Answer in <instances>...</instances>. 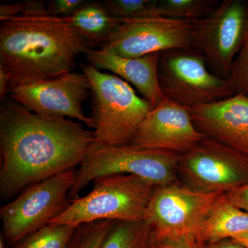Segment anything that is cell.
<instances>
[{
    "instance_id": "cell-25",
    "label": "cell",
    "mask_w": 248,
    "mask_h": 248,
    "mask_svg": "<svg viewBox=\"0 0 248 248\" xmlns=\"http://www.w3.org/2000/svg\"><path fill=\"white\" fill-rule=\"evenodd\" d=\"M84 4L82 0H52L49 1L46 9L52 16L66 17L74 14Z\"/></svg>"
},
{
    "instance_id": "cell-18",
    "label": "cell",
    "mask_w": 248,
    "mask_h": 248,
    "mask_svg": "<svg viewBox=\"0 0 248 248\" xmlns=\"http://www.w3.org/2000/svg\"><path fill=\"white\" fill-rule=\"evenodd\" d=\"M153 228L146 219L114 221L102 248H152Z\"/></svg>"
},
{
    "instance_id": "cell-27",
    "label": "cell",
    "mask_w": 248,
    "mask_h": 248,
    "mask_svg": "<svg viewBox=\"0 0 248 248\" xmlns=\"http://www.w3.org/2000/svg\"><path fill=\"white\" fill-rule=\"evenodd\" d=\"M25 9L24 3L4 4L0 6V19L1 22L11 18L16 17L24 12Z\"/></svg>"
},
{
    "instance_id": "cell-29",
    "label": "cell",
    "mask_w": 248,
    "mask_h": 248,
    "mask_svg": "<svg viewBox=\"0 0 248 248\" xmlns=\"http://www.w3.org/2000/svg\"><path fill=\"white\" fill-rule=\"evenodd\" d=\"M204 248H248L232 239H225L218 242L205 245Z\"/></svg>"
},
{
    "instance_id": "cell-31",
    "label": "cell",
    "mask_w": 248,
    "mask_h": 248,
    "mask_svg": "<svg viewBox=\"0 0 248 248\" xmlns=\"http://www.w3.org/2000/svg\"><path fill=\"white\" fill-rule=\"evenodd\" d=\"M0 248H8L6 246V240L2 234L0 236Z\"/></svg>"
},
{
    "instance_id": "cell-15",
    "label": "cell",
    "mask_w": 248,
    "mask_h": 248,
    "mask_svg": "<svg viewBox=\"0 0 248 248\" xmlns=\"http://www.w3.org/2000/svg\"><path fill=\"white\" fill-rule=\"evenodd\" d=\"M97 69L111 71L135 86L153 108L164 100L159 81L158 66L161 53L139 58H124L104 49L89 48L85 53Z\"/></svg>"
},
{
    "instance_id": "cell-1",
    "label": "cell",
    "mask_w": 248,
    "mask_h": 248,
    "mask_svg": "<svg viewBox=\"0 0 248 248\" xmlns=\"http://www.w3.org/2000/svg\"><path fill=\"white\" fill-rule=\"evenodd\" d=\"M0 112V195L8 200L27 186L79 166L94 132L65 118L40 115L14 101Z\"/></svg>"
},
{
    "instance_id": "cell-20",
    "label": "cell",
    "mask_w": 248,
    "mask_h": 248,
    "mask_svg": "<svg viewBox=\"0 0 248 248\" xmlns=\"http://www.w3.org/2000/svg\"><path fill=\"white\" fill-rule=\"evenodd\" d=\"M78 228L48 224L12 248H67Z\"/></svg>"
},
{
    "instance_id": "cell-12",
    "label": "cell",
    "mask_w": 248,
    "mask_h": 248,
    "mask_svg": "<svg viewBox=\"0 0 248 248\" xmlns=\"http://www.w3.org/2000/svg\"><path fill=\"white\" fill-rule=\"evenodd\" d=\"M192 47V22L164 17L122 21L102 49L124 58Z\"/></svg>"
},
{
    "instance_id": "cell-13",
    "label": "cell",
    "mask_w": 248,
    "mask_h": 248,
    "mask_svg": "<svg viewBox=\"0 0 248 248\" xmlns=\"http://www.w3.org/2000/svg\"><path fill=\"white\" fill-rule=\"evenodd\" d=\"M205 135L196 127L190 108L165 99L140 124L130 146L183 154L197 146Z\"/></svg>"
},
{
    "instance_id": "cell-10",
    "label": "cell",
    "mask_w": 248,
    "mask_h": 248,
    "mask_svg": "<svg viewBox=\"0 0 248 248\" xmlns=\"http://www.w3.org/2000/svg\"><path fill=\"white\" fill-rule=\"evenodd\" d=\"M223 193L195 192L180 183L155 186L146 219L155 238L197 236L217 198Z\"/></svg>"
},
{
    "instance_id": "cell-30",
    "label": "cell",
    "mask_w": 248,
    "mask_h": 248,
    "mask_svg": "<svg viewBox=\"0 0 248 248\" xmlns=\"http://www.w3.org/2000/svg\"><path fill=\"white\" fill-rule=\"evenodd\" d=\"M232 239L233 241H236L238 244L242 245V246H245V247L248 248V232L238 235L236 237L233 238V239Z\"/></svg>"
},
{
    "instance_id": "cell-23",
    "label": "cell",
    "mask_w": 248,
    "mask_h": 248,
    "mask_svg": "<svg viewBox=\"0 0 248 248\" xmlns=\"http://www.w3.org/2000/svg\"><path fill=\"white\" fill-rule=\"evenodd\" d=\"M228 80L235 94L248 100V40L235 58Z\"/></svg>"
},
{
    "instance_id": "cell-14",
    "label": "cell",
    "mask_w": 248,
    "mask_h": 248,
    "mask_svg": "<svg viewBox=\"0 0 248 248\" xmlns=\"http://www.w3.org/2000/svg\"><path fill=\"white\" fill-rule=\"evenodd\" d=\"M196 127L208 137L248 155V100L240 95L190 108Z\"/></svg>"
},
{
    "instance_id": "cell-4",
    "label": "cell",
    "mask_w": 248,
    "mask_h": 248,
    "mask_svg": "<svg viewBox=\"0 0 248 248\" xmlns=\"http://www.w3.org/2000/svg\"><path fill=\"white\" fill-rule=\"evenodd\" d=\"M81 67L91 83L95 141L113 146L130 144L153 106L120 77L102 73L91 63Z\"/></svg>"
},
{
    "instance_id": "cell-17",
    "label": "cell",
    "mask_w": 248,
    "mask_h": 248,
    "mask_svg": "<svg viewBox=\"0 0 248 248\" xmlns=\"http://www.w3.org/2000/svg\"><path fill=\"white\" fill-rule=\"evenodd\" d=\"M65 22L92 46H102L110 38L122 20L111 16L104 4L85 3Z\"/></svg>"
},
{
    "instance_id": "cell-26",
    "label": "cell",
    "mask_w": 248,
    "mask_h": 248,
    "mask_svg": "<svg viewBox=\"0 0 248 248\" xmlns=\"http://www.w3.org/2000/svg\"><path fill=\"white\" fill-rule=\"evenodd\" d=\"M226 196L231 203L248 213V182L227 192Z\"/></svg>"
},
{
    "instance_id": "cell-16",
    "label": "cell",
    "mask_w": 248,
    "mask_h": 248,
    "mask_svg": "<svg viewBox=\"0 0 248 248\" xmlns=\"http://www.w3.org/2000/svg\"><path fill=\"white\" fill-rule=\"evenodd\" d=\"M248 232V213L235 206L221 194L204 220L197 238L204 245L232 239Z\"/></svg>"
},
{
    "instance_id": "cell-21",
    "label": "cell",
    "mask_w": 248,
    "mask_h": 248,
    "mask_svg": "<svg viewBox=\"0 0 248 248\" xmlns=\"http://www.w3.org/2000/svg\"><path fill=\"white\" fill-rule=\"evenodd\" d=\"M103 4L111 16L122 21L161 17L159 1L107 0Z\"/></svg>"
},
{
    "instance_id": "cell-24",
    "label": "cell",
    "mask_w": 248,
    "mask_h": 248,
    "mask_svg": "<svg viewBox=\"0 0 248 248\" xmlns=\"http://www.w3.org/2000/svg\"><path fill=\"white\" fill-rule=\"evenodd\" d=\"M195 235L186 234L179 236L155 238L152 248H204Z\"/></svg>"
},
{
    "instance_id": "cell-3",
    "label": "cell",
    "mask_w": 248,
    "mask_h": 248,
    "mask_svg": "<svg viewBox=\"0 0 248 248\" xmlns=\"http://www.w3.org/2000/svg\"><path fill=\"white\" fill-rule=\"evenodd\" d=\"M87 195L71 202L48 224L79 227L84 223L110 220L139 221L146 219L155 186L133 174L97 178Z\"/></svg>"
},
{
    "instance_id": "cell-28",
    "label": "cell",
    "mask_w": 248,
    "mask_h": 248,
    "mask_svg": "<svg viewBox=\"0 0 248 248\" xmlns=\"http://www.w3.org/2000/svg\"><path fill=\"white\" fill-rule=\"evenodd\" d=\"M10 80L9 73L0 67V98L2 102L6 100V95L10 93Z\"/></svg>"
},
{
    "instance_id": "cell-8",
    "label": "cell",
    "mask_w": 248,
    "mask_h": 248,
    "mask_svg": "<svg viewBox=\"0 0 248 248\" xmlns=\"http://www.w3.org/2000/svg\"><path fill=\"white\" fill-rule=\"evenodd\" d=\"M76 170L32 184L16 200L1 207L0 218L6 244H17L48 224L68 206V195Z\"/></svg>"
},
{
    "instance_id": "cell-5",
    "label": "cell",
    "mask_w": 248,
    "mask_h": 248,
    "mask_svg": "<svg viewBox=\"0 0 248 248\" xmlns=\"http://www.w3.org/2000/svg\"><path fill=\"white\" fill-rule=\"evenodd\" d=\"M180 154L159 150L138 149L126 145L108 146L94 141L84 155L68 193L70 202L97 178L133 174L155 186L178 184Z\"/></svg>"
},
{
    "instance_id": "cell-9",
    "label": "cell",
    "mask_w": 248,
    "mask_h": 248,
    "mask_svg": "<svg viewBox=\"0 0 248 248\" xmlns=\"http://www.w3.org/2000/svg\"><path fill=\"white\" fill-rule=\"evenodd\" d=\"M192 22V47L203 54L214 74L228 79L248 40V0H223L207 17Z\"/></svg>"
},
{
    "instance_id": "cell-22",
    "label": "cell",
    "mask_w": 248,
    "mask_h": 248,
    "mask_svg": "<svg viewBox=\"0 0 248 248\" xmlns=\"http://www.w3.org/2000/svg\"><path fill=\"white\" fill-rule=\"evenodd\" d=\"M113 221L84 223L77 228L67 248H102Z\"/></svg>"
},
{
    "instance_id": "cell-7",
    "label": "cell",
    "mask_w": 248,
    "mask_h": 248,
    "mask_svg": "<svg viewBox=\"0 0 248 248\" xmlns=\"http://www.w3.org/2000/svg\"><path fill=\"white\" fill-rule=\"evenodd\" d=\"M177 177L195 192L226 194L248 182V155L205 137L180 155Z\"/></svg>"
},
{
    "instance_id": "cell-19",
    "label": "cell",
    "mask_w": 248,
    "mask_h": 248,
    "mask_svg": "<svg viewBox=\"0 0 248 248\" xmlns=\"http://www.w3.org/2000/svg\"><path fill=\"white\" fill-rule=\"evenodd\" d=\"M220 4L218 0H161V17L193 21L208 16Z\"/></svg>"
},
{
    "instance_id": "cell-11",
    "label": "cell",
    "mask_w": 248,
    "mask_h": 248,
    "mask_svg": "<svg viewBox=\"0 0 248 248\" xmlns=\"http://www.w3.org/2000/svg\"><path fill=\"white\" fill-rule=\"evenodd\" d=\"M91 93L87 76L73 71L10 90L14 102L31 112L47 117L76 119L93 129L94 122L85 115L82 108Z\"/></svg>"
},
{
    "instance_id": "cell-2",
    "label": "cell",
    "mask_w": 248,
    "mask_h": 248,
    "mask_svg": "<svg viewBox=\"0 0 248 248\" xmlns=\"http://www.w3.org/2000/svg\"><path fill=\"white\" fill-rule=\"evenodd\" d=\"M24 12L1 22L0 67L11 77L10 90L73 71L76 60L91 48L42 2H24Z\"/></svg>"
},
{
    "instance_id": "cell-6",
    "label": "cell",
    "mask_w": 248,
    "mask_h": 248,
    "mask_svg": "<svg viewBox=\"0 0 248 248\" xmlns=\"http://www.w3.org/2000/svg\"><path fill=\"white\" fill-rule=\"evenodd\" d=\"M158 76L165 99L184 107L215 104L236 94L228 79L214 74L203 54L192 47L161 52Z\"/></svg>"
}]
</instances>
